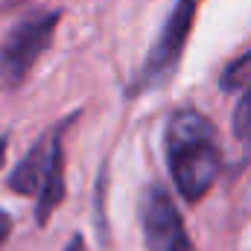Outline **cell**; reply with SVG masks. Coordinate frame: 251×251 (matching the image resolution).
<instances>
[{"mask_svg": "<svg viewBox=\"0 0 251 251\" xmlns=\"http://www.w3.org/2000/svg\"><path fill=\"white\" fill-rule=\"evenodd\" d=\"M140 228L146 251H196L178 204L161 184H149L140 196Z\"/></svg>", "mask_w": 251, "mask_h": 251, "instance_id": "cell-4", "label": "cell"}, {"mask_svg": "<svg viewBox=\"0 0 251 251\" xmlns=\"http://www.w3.org/2000/svg\"><path fill=\"white\" fill-rule=\"evenodd\" d=\"M234 134H237V140L251 143V85L243 91V97L234 108Z\"/></svg>", "mask_w": 251, "mask_h": 251, "instance_id": "cell-8", "label": "cell"}, {"mask_svg": "<svg viewBox=\"0 0 251 251\" xmlns=\"http://www.w3.org/2000/svg\"><path fill=\"white\" fill-rule=\"evenodd\" d=\"M9 237H12V216L6 210H0V249L9 243Z\"/></svg>", "mask_w": 251, "mask_h": 251, "instance_id": "cell-9", "label": "cell"}, {"mask_svg": "<svg viewBox=\"0 0 251 251\" xmlns=\"http://www.w3.org/2000/svg\"><path fill=\"white\" fill-rule=\"evenodd\" d=\"M164 149L176 190L187 204H199L222 176V149L213 123L193 108L176 111L164 131Z\"/></svg>", "mask_w": 251, "mask_h": 251, "instance_id": "cell-1", "label": "cell"}, {"mask_svg": "<svg viewBox=\"0 0 251 251\" xmlns=\"http://www.w3.org/2000/svg\"><path fill=\"white\" fill-rule=\"evenodd\" d=\"M64 128H67V123H62L56 128L50 167H47V176H44L41 190L35 196V222L38 225H47L50 222V216L56 213V207L64 201V193H67V184H64V140H62Z\"/></svg>", "mask_w": 251, "mask_h": 251, "instance_id": "cell-6", "label": "cell"}, {"mask_svg": "<svg viewBox=\"0 0 251 251\" xmlns=\"http://www.w3.org/2000/svg\"><path fill=\"white\" fill-rule=\"evenodd\" d=\"M6 146H9V143H6V137H0V167L6 164Z\"/></svg>", "mask_w": 251, "mask_h": 251, "instance_id": "cell-11", "label": "cell"}, {"mask_svg": "<svg viewBox=\"0 0 251 251\" xmlns=\"http://www.w3.org/2000/svg\"><path fill=\"white\" fill-rule=\"evenodd\" d=\"M64 251H85V240H82V234H73L70 243L64 246Z\"/></svg>", "mask_w": 251, "mask_h": 251, "instance_id": "cell-10", "label": "cell"}, {"mask_svg": "<svg viewBox=\"0 0 251 251\" xmlns=\"http://www.w3.org/2000/svg\"><path fill=\"white\" fill-rule=\"evenodd\" d=\"M249 85H251V53H246V56L234 59V62L222 70L219 88L225 94H231V91H246Z\"/></svg>", "mask_w": 251, "mask_h": 251, "instance_id": "cell-7", "label": "cell"}, {"mask_svg": "<svg viewBox=\"0 0 251 251\" xmlns=\"http://www.w3.org/2000/svg\"><path fill=\"white\" fill-rule=\"evenodd\" d=\"M196 9H199V0H176L173 12L167 15L146 62L140 67L134 85H131V97L137 94H149L161 85H167L173 79V73L178 70V62L184 56V47H187V38L193 32V21H196Z\"/></svg>", "mask_w": 251, "mask_h": 251, "instance_id": "cell-3", "label": "cell"}, {"mask_svg": "<svg viewBox=\"0 0 251 251\" xmlns=\"http://www.w3.org/2000/svg\"><path fill=\"white\" fill-rule=\"evenodd\" d=\"M56 128H59V126H56ZM56 128L47 131V134H41V137L29 146V152L18 161V167L9 173V181H6V184H9L12 193H18V196H38L41 181H44V176H47V167H50Z\"/></svg>", "mask_w": 251, "mask_h": 251, "instance_id": "cell-5", "label": "cell"}, {"mask_svg": "<svg viewBox=\"0 0 251 251\" xmlns=\"http://www.w3.org/2000/svg\"><path fill=\"white\" fill-rule=\"evenodd\" d=\"M59 18L62 12L56 9H35L9 29V35L0 44V85L3 88L12 91L24 85V79L32 73L38 59L50 50Z\"/></svg>", "mask_w": 251, "mask_h": 251, "instance_id": "cell-2", "label": "cell"}]
</instances>
